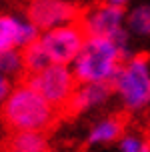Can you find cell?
<instances>
[{"label": "cell", "mask_w": 150, "mask_h": 152, "mask_svg": "<svg viewBox=\"0 0 150 152\" xmlns=\"http://www.w3.org/2000/svg\"><path fill=\"white\" fill-rule=\"evenodd\" d=\"M62 114L48 104L26 80L12 86L8 96L0 102V118L10 132L16 130H38L48 132Z\"/></svg>", "instance_id": "cell-1"}, {"label": "cell", "mask_w": 150, "mask_h": 152, "mask_svg": "<svg viewBox=\"0 0 150 152\" xmlns=\"http://www.w3.org/2000/svg\"><path fill=\"white\" fill-rule=\"evenodd\" d=\"M132 50H126L114 38L86 36L80 52L76 54L70 68L78 82L110 84L116 76L120 64L126 60Z\"/></svg>", "instance_id": "cell-2"}, {"label": "cell", "mask_w": 150, "mask_h": 152, "mask_svg": "<svg viewBox=\"0 0 150 152\" xmlns=\"http://www.w3.org/2000/svg\"><path fill=\"white\" fill-rule=\"evenodd\" d=\"M112 96L120 100L130 114H140L150 108V58L146 54H130L120 64L110 82Z\"/></svg>", "instance_id": "cell-3"}, {"label": "cell", "mask_w": 150, "mask_h": 152, "mask_svg": "<svg viewBox=\"0 0 150 152\" xmlns=\"http://www.w3.org/2000/svg\"><path fill=\"white\" fill-rule=\"evenodd\" d=\"M24 80L60 114H64L76 86H78V80H76L72 68L68 64H54V62H50L48 66H44L38 72L26 74Z\"/></svg>", "instance_id": "cell-4"}, {"label": "cell", "mask_w": 150, "mask_h": 152, "mask_svg": "<svg viewBox=\"0 0 150 152\" xmlns=\"http://www.w3.org/2000/svg\"><path fill=\"white\" fill-rule=\"evenodd\" d=\"M84 40H86V34L78 20L44 30L38 36V42L44 48L48 60L54 64H68V66L72 64L76 54L80 52Z\"/></svg>", "instance_id": "cell-5"}, {"label": "cell", "mask_w": 150, "mask_h": 152, "mask_svg": "<svg viewBox=\"0 0 150 152\" xmlns=\"http://www.w3.org/2000/svg\"><path fill=\"white\" fill-rule=\"evenodd\" d=\"M78 24L82 26L86 36L116 38L120 32L126 30V8L100 0L92 6L82 8L78 16Z\"/></svg>", "instance_id": "cell-6"}, {"label": "cell", "mask_w": 150, "mask_h": 152, "mask_svg": "<svg viewBox=\"0 0 150 152\" xmlns=\"http://www.w3.org/2000/svg\"><path fill=\"white\" fill-rule=\"evenodd\" d=\"M82 6L72 0H30L26 6V16L40 32L76 22Z\"/></svg>", "instance_id": "cell-7"}, {"label": "cell", "mask_w": 150, "mask_h": 152, "mask_svg": "<svg viewBox=\"0 0 150 152\" xmlns=\"http://www.w3.org/2000/svg\"><path fill=\"white\" fill-rule=\"evenodd\" d=\"M40 36L34 24L28 20L26 14H12V12H0V50L8 48H20L36 42Z\"/></svg>", "instance_id": "cell-8"}, {"label": "cell", "mask_w": 150, "mask_h": 152, "mask_svg": "<svg viewBox=\"0 0 150 152\" xmlns=\"http://www.w3.org/2000/svg\"><path fill=\"white\" fill-rule=\"evenodd\" d=\"M112 98V88L110 84H96V82H78L72 98L68 102L64 114L66 116H78V114L90 112L102 108Z\"/></svg>", "instance_id": "cell-9"}, {"label": "cell", "mask_w": 150, "mask_h": 152, "mask_svg": "<svg viewBox=\"0 0 150 152\" xmlns=\"http://www.w3.org/2000/svg\"><path fill=\"white\" fill-rule=\"evenodd\" d=\"M126 132V118L122 114H108L98 118L88 130L86 142L88 146H108L118 142V138Z\"/></svg>", "instance_id": "cell-10"}, {"label": "cell", "mask_w": 150, "mask_h": 152, "mask_svg": "<svg viewBox=\"0 0 150 152\" xmlns=\"http://www.w3.org/2000/svg\"><path fill=\"white\" fill-rule=\"evenodd\" d=\"M6 152H48V134L38 130H16L6 138Z\"/></svg>", "instance_id": "cell-11"}, {"label": "cell", "mask_w": 150, "mask_h": 152, "mask_svg": "<svg viewBox=\"0 0 150 152\" xmlns=\"http://www.w3.org/2000/svg\"><path fill=\"white\" fill-rule=\"evenodd\" d=\"M126 30L134 36H150V4H136L126 12Z\"/></svg>", "instance_id": "cell-12"}, {"label": "cell", "mask_w": 150, "mask_h": 152, "mask_svg": "<svg viewBox=\"0 0 150 152\" xmlns=\"http://www.w3.org/2000/svg\"><path fill=\"white\" fill-rule=\"evenodd\" d=\"M0 72L8 76L12 82L20 80L26 76V68H24V58L20 48H8V50H0Z\"/></svg>", "instance_id": "cell-13"}, {"label": "cell", "mask_w": 150, "mask_h": 152, "mask_svg": "<svg viewBox=\"0 0 150 152\" xmlns=\"http://www.w3.org/2000/svg\"><path fill=\"white\" fill-rule=\"evenodd\" d=\"M22 58H24V68H26V74H32V72H38L44 66L50 64L48 56H46L44 48L40 46V42H32V44L24 46L22 48Z\"/></svg>", "instance_id": "cell-14"}, {"label": "cell", "mask_w": 150, "mask_h": 152, "mask_svg": "<svg viewBox=\"0 0 150 152\" xmlns=\"http://www.w3.org/2000/svg\"><path fill=\"white\" fill-rule=\"evenodd\" d=\"M120 152H150V138L138 130H126L118 138Z\"/></svg>", "instance_id": "cell-15"}, {"label": "cell", "mask_w": 150, "mask_h": 152, "mask_svg": "<svg viewBox=\"0 0 150 152\" xmlns=\"http://www.w3.org/2000/svg\"><path fill=\"white\" fill-rule=\"evenodd\" d=\"M12 86H14V82H12L8 76H4L2 72H0V102L8 96V92L12 90Z\"/></svg>", "instance_id": "cell-16"}, {"label": "cell", "mask_w": 150, "mask_h": 152, "mask_svg": "<svg viewBox=\"0 0 150 152\" xmlns=\"http://www.w3.org/2000/svg\"><path fill=\"white\" fill-rule=\"evenodd\" d=\"M106 2H110V4H114V6H120V8H126L132 0H106Z\"/></svg>", "instance_id": "cell-17"}, {"label": "cell", "mask_w": 150, "mask_h": 152, "mask_svg": "<svg viewBox=\"0 0 150 152\" xmlns=\"http://www.w3.org/2000/svg\"><path fill=\"white\" fill-rule=\"evenodd\" d=\"M48 152H62V150H48Z\"/></svg>", "instance_id": "cell-18"}]
</instances>
